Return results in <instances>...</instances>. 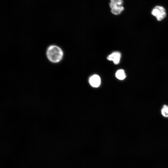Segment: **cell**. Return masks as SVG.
Here are the masks:
<instances>
[{
    "instance_id": "cell-1",
    "label": "cell",
    "mask_w": 168,
    "mask_h": 168,
    "mask_svg": "<svg viewBox=\"0 0 168 168\" xmlns=\"http://www.w3.org/2000/svg\"><path fill=\"white\" fill-rule=\"evenodd\" d=\"M46 53L48 60L54 63L60 62L64 56L62 49L58 46L55 44L49 45L47 48Z\"/></svg>"
},
{
    "instance_id": "cell-2",
    "label": "cell",
    "mask_w": 168,
    "mask_h": 168,
    "mask_svg": "<svg viewBox=\"0 0 168 168\" xmlns=\"http://www.w3.org/2000/svg\"><path fill=\"white\" fill-rule=\"evenodd\" d=\"M123 0H110L109 4L111 12L115 15H119L124 9Z\"/></svg>"
},
{
    "instance_id": "cell-3",
    "label": "cell",
    "mask_w": 168,
    "mask_h": 168,
    "mask_svg": "<svg viewBox=\"0 0 168 168\" xmlns=\"http://www.w3.org/2000/svg\"><path fill=\"white\" fill-rule=\"evenodd\" d=\"M152 14L155 16L158 21H161L166 16V12L165 9L160 6H155L152 10Z\"/></svg>"
},
{
    "instance_id": "cell-4",
    "label": "cell",
    "mask_w": 168,
    "mask_h": 168,
    "mask_svg": "<svg viewBox=\"0 0 168 168\" xmlns=\"http://www.w3.org/2000/svg\"><path fill=\"white\" fill-rule=\"evenodd\" d=\"M121 58V54L119 52H114L107 57L108 60L112 61L115 64H118L120 61Z\"/></svg>"
},
{
    "instance_id": "cell-5",
    "label": "cell",
    "mask_w": 168,
    "mask_h": 168,
    "mask_svg": "<svg viewBox=\"0 0 168 168\" xmlns=\"http://www.w3.org/2000/svg\"><path fill=\"white\" fill-rule=\"evenodd\" d=\"M89 82L91 86L94 87H97L100 85L101 80L98 75L95 74L90 77Z\"/></svg>"
},
{
    "instance_id": "cell-6",
    "label": "cell",
    "mask_w": 168,
    "mask_h": 168,
    "mask_svg": "<svg viewBox=\"0 0 168 168\" xmlns=\"http://www.w3.org/2000/svg\"><path fill=\"white\" fill-rule=\"evenodd\" d=\"M115 76L119 80H123L126 77V75L123 69L118 70L116 72Z\"/></svg>"
},
{
    "instance_id": "cell-7",
    "label": "cell",
    "mask_w": 168,
    "mask_h": 168,
    "mask_svg": "<svg viewBox=\"0 0 168 168\" xmlns=\"http://www.w3.org/2000/svg\"><path fill=\"white\" fill-rule=\"evenodd\" d=\"M161 111V114L164 117H168V105H163Z\"/></svg>"
}]
</instances>
